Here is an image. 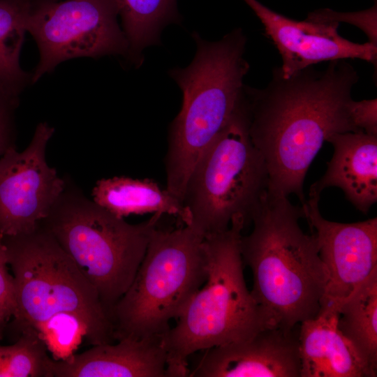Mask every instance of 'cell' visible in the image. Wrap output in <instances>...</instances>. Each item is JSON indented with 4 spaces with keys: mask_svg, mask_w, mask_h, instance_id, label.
Masks as SVG:
<instances>
[{
    "mask_svg": "<svg viewBox=\"0 0 377 377\" xmlns=\"http://www.w3.org/2000/svg\"><path fill=\"white\" fill-rule=\"evenodd\" d=\"M358 80L355 68L338 59L288 77L275 68L263 89L244 84L249 133L265 162L269 191L295 194L304 204V178L324 142L336 133L357 132L350 105Z\"/></svg>",
    "mask_w": 377,
    "mask_h": 377,
    "instance_id": "obj_1",
    "label": "cell"
},
{
    "mask_svg": "<svg viewBox=\"0 0 377 377\" xmlns=\"http://www.w3.org/2000/svg\"><path fill=\"white\" fill-rule=\"evenodd\" d=\"M302 207L268 190L240 239L243 263L253 274L251 294L271 328L291 331L318 313L328 281L314 234L304 233Z\"/></svg>",
    "mask_w": 377,
    "mask_h": 377,
    "instance_id": "obj_2",
    "label": "cell"
},
{
    "mask_svg": "<svg viewBox=\"0 0 377 377\" xmlns=\"http://www.w3.org/2000/svg\"><path fill=\"white\" fill-rule=\"evenodd\" d=\"M244 218L225 231L207 235V276L177 319L161 335L168 377L188 376V357L199 351L246 340L271 328L246 287L240 251Z\"/></svg>",
    "mask_w": 377,
    "mask_h": 377,
    "instance_id": "obj_3",
    "label": "cell"
},
{
    "mask_svg": "<svg viewBox=\"0 0 377 377\" xmlns=\"http://www.w3.org/2000/svg\"><path fill=\"white\" fill-rule=\"evenodd\" d=\"M192 37L197 46L192 62L169 71L182 91V103L169 128L165 167L167 178L181 184L230 120L249 70L244 57L246 37L241 29L214 42L195 31Z\"/></svg>",
    "mask_w": 377,
    "mask_h": 377,
    "instance_id": "obj_4",
    "label": "cell"
},
{
    "mask_svg": "<svg viewBox=\"0 0 377 377\" xmlns=\"http://www.w3.org/2000/svg\"><path fill=\"white\" fill-rule=\"evenodd\" d=\"M0 239L13 274L16 307L12 317L21 332L36 330L54 315L67 313L80 321L91 346L115 341L96 288L43 226Z\"/></svg>",
    "mask_w": 377,
    "mask_h": 377,
    "instance_id": "obj_5",
    "label": "cell"
},
{
    "mask_svg": "<svg viewBox=\"0 0 377 377\" xmlns=\"http://www.w3.org/2000/svg\"><path fill=\"white\" fill-rule=\"evenodd\" d=\"M162 215L153 214L145 221L129 223L66 181L63 192L40 224L96 288L110 316L131 286Z\"/></svg>",
    "mask_w": 377,
    "mask_h": 377,
    "instance_id": "obj_6",
    "label": "cell"
},
{
    "mask_svg": "<svg viewBox=\"0 0 377 377\" xmlns=\"http://www.w3.org/2000/svg\"><path fill=\"white\" fill-rule=\"evenodd\" d=\"M204 237L188 225L153 230L131 286L110 313L116 341L170 329L207 279Z\"/></svg>",
    "mask_w": 377,
    "mask_h": 377,
    "instance_id": "obj_7",
    "label": "cell"
},
{
    "mask_svg": "<svg viewBox=\"0 0 377 377\" xmlns=\"http://www.w3.org/2000/svg\"><path fill=\"white\" fill-rule=\"evenodd\" d=\"M268 183L265 162L249 133L243 88L230 120L187 182L182 202L191 214L188 226L206 236L227 230L235 216L248 223Z\"/></svg>",
    "mask_w": 377,
    "mask_h": 377,
    "instance_id": "obj_8",
    "label": "cell"
},
{
    "mask_svg": "<svg viewBox=\"0 0 377 377\" xmlns=\"http://www.w3.org/2000/svg\"><path fill=\"white\" fill-rule=\"evenodd\" d=\"M118 15L114 0H54L45 6L27 29L40 52L31 82L68 59L108 54L126 57L128 43Z\"/></svg>",
    "mask_w": 377,
    "mask_h": 377,
    "instance_id": "obj_9",
    "label": "cell"
},
{
    "mask_svg": "<svg viewBox=\"0 0 377 377\" xmlns=\"http://www.w3.org/2000/svg\"><path fill=\"white\" fill-rule=\"evenodd\" d=\"M54 132L40 122L26 149L19 152L11 147L0 156V237L34 230L63 192L66 180L45 156Z\"/></svg>",
    "mask_w": 377,
    "mask_h": 377,
    "instance_id": "obj_10",
    "label": "cell"
},
{
    "mask_svg": "<svg viewBox=\"0 0 377 377\" xmlns=\"http://www.w3.org/2000/svg\"><path fill=\"white\" fill-rule=\"evenodd\" d=\"M319 199L309 196L302 208L328 274L322 305L336 306L377 269V218L350 223L330 221L320 214Z\"/></svg>",
    "mask_w": 377,
    "mask_h": 377,
    "instance_id": "obj_11",
    "label": "cell"
},
{
    "mask_svg": "<svg viewBox=\"0 0 377 377\" xmlns=\"http://www.w3.org/2000/svg\"><path fill=\"white\" fill-rule=\"evenodd\" d=\"M263 24L281 59L282 75L288 77L322 61L359 59L376 66L377 45L357 43L338 33V22L297 21L273 11L257 0H243Z\"/></svg>",
    "mask_w": 377,
    "mask_h": 377,
    "instance_id": "obj_12",
    "label": "cell"
},
{
    "mask_svg": "<svg viewBox=\"0 0 377 377\" xmlns=\"http://www.w3.org/2000/svg\"><path fill=\"white\" fill-rule=\"evenodd\" d=\"M191 377H300L298 337L267 328L252 337L201 351Z\"/></svg>",
    "mask_w": 377,
    "mask_h": 377,
    "instance_id": "obj_13",
    "label": "cell"
},
{
    "mask_svg": "<svg viewBox=\"0 0 377 377\" xmlns=\"http://www.w3.org/2000/svg\"><path fill=\"white\" fill-rule=\"evenodd\" d=\"M50 377H168L161 335L92 346L63 360L50 358Z\"/></svg>",
    "mask_w": 377,
    "mask_h": 377,
    "instance_id": "obj_14",
    "label": "cell"
},
{
    "mask_svg": "<svg viewBox=\"0 0 377 377\" xmlns=\"http://www.w3.org/2000/svg\"><path fill=\"white\" fill-rule=\"evenodd\" d=\"M337 320V309L325 304L300 323V377H376L377 367L343 334Z\"/></svg>",
    "mask_w": 377,
    "mask_h": 377,
    "instance_id": "obj_15",
    "label": "cell"
},
{
    "mask_svg": "<svg viewBox=\"0 0 377 377\" xmlns=\"http://www.w3.org/2000/svg\"><path fill=\"white\" fill-rule=\"evenodd\" d=\"M334 147L325 175L313 184L309 196H320L327 187L341 188L347 199L367 214L377 201V136L346 132L330 136Z\"/></svg>",
    "mask_w": 377,
    "mask_h": 377,
    "instance_id": "obj_16",
    "label": "cell"
},
{
    "mask_svg": "<svg viewBox=\"0 0 377 377\" xmlns=\"http://www.w3.org/2000/svg\"><path fill=\"white\" fill-rule=\"evenodd\" d=\"M93 200L112 214L124 218L147 213L179 217L184 225L191 214L182 201L150 179L119 176L98 180L92 190Z\"/></svg>",
    "mask_w": 377,
    "mask_h": 377,
    "instance_id": "obj_17",
    "label": "cell"
},
{
    "mask_svg": "<svg viewBox=\"0 0 377 377\" xmlns=\"http://www.w3.org/2000/svg\"><path fill=\"white\" fill-rule=\"evenodd\" d=\"M54 0H0V94L17 101L31 82L20 64L25 33L32 18Z\"/></svg>",
    "mask_w": 377,
    "mask_h": 377,
    "instance_id": "obj_18",
    "label": "cell"
},
{
    "mask_svg": "<svg viewBox=\"0 0 377 377\" xmlns=\"http://www.w3.org/2000/svg\"><path fill=\"white\" fill-rule=\"evenodd\" d=\"M128 43L126 58L136 66L143 61L142 51L160 44L163 29L179 24L177 0H114Z\"/></svg>",
    "mask_w": 377,
    "mask_h": 377,
    "instance_id": "obj_19",
    "label": "cell"
},
{
    "mask_svg": "<svg viewBox=\"0 0 377 377\" xmlns=\"http://www.w3.org/2000/svg\"><path fill=\"white\" fill-rule=\"evenodd\" d=\"M334 307L340 331L377 367V269Z\"/></svg>",
    "mask_w": 377,
    "mask_h": 377,
    "instance_id": "obj_20",
    "label": "cell"
},
{
    "mask_svg": "<svg viewBox=\"0 0 377 377\" xmlns=\"http://www.w3.org/2000/svg\"><path fill=\"white\" fill-rule=\"evenodd\" d=\"M18 341L0 345V377H50L47 349L32 328L21 332Z\"/></svg>",
    "mask_w": 377,
    "mask_h": 377,
    "instance_id": "obj_21",
    "label": "cell"
},
{
    "mask_svg": "<svg viewBox=\"0 0 377 377\" xmlns=\"http://www.w3.org/2000/svg\"><path fill=\"white\" fill-rule=\"evenodd\" d=\"M36 331L55 360H66L73 355L84 338V330L80 321L67 313L54 315L39 325Z\"/></svg>",
    "mask_w": 377,
    "mask_h": 377,
    "instance_id": "obj_22",
    "label": "cell"
},
{
    "mask_svg": "<svg viewBox=\"0 0 377 377\" xmlns=\"http://www.w3.org/2000/svg\"><path fill=\"white\" fill-rule=\"evenodd\" d=\"M376 10V3L369 9L350 13L323 8L309 13L306 20L313 22H343L351 24L366 34L369 42L377 45Z\"/></svg>",
    "mask_w": 377,
    "mask_h": 377,
    "instance_id": "obj_23",
    "label": "cell"
},
{
    "mask_svg": "<svg viewBox=\"0 0 377 377\" xmlns=\"http://www.w3.org/2000/svg\"><path fill=\"white\" fill-rule=\"evenodd\" d=\"M350 114L357 131L377 136V99L355 101L350 105Z\"/></svg>",
    "mask_w": 377,
    "mask_h": 377,
    "instance_id": "obj_24",
    "label": "cell"
},
{
    "mask_svg": "<svg viewBox=\"0 0 377 377\" xmlns=\"http://www.w3.org/2000/svg\"><path fill=\"white\" fill-rule=\"evenodd\" d=\"M8 265L6 248L0 239V310L12 317L16 307L15 286Z\"/></svg>",
    "mask_w": 377,
    "mask_h": 377,
    "instance_id": "obj_25",
    "label": "cell"
},
{
    "mask_svg": "<svg viewBox=\"0 0 377 377\" xmlns=\"http://www.w3.org/2000/svg\"><path fill=\"white\" fill-rule=\"evenodd\" d=\"M17 101L0 94V156L13 145V110Z\"/></svg>",
    "mask_w": 377,
    "mask_h": 377,
    "instance_id": "obj_26",
    "label": "cell"
},
{
    "mask_svg": "<svg viewBox=\"0 0 377 377\" xmlns=\"http://www.w3.org/2000/svg\"><path fill=\"white\" fill-rule=\"evenodd\" d=\"M10 316L7 315L5 312L0 310V340L2 338L3 332L5 328V326L10 319Z\"/></svg>",
    "mask_w": 377,
    "mask_h": 377,
    "instance_id": "obj_27",
    "label": "cell"
}]
</instances>
